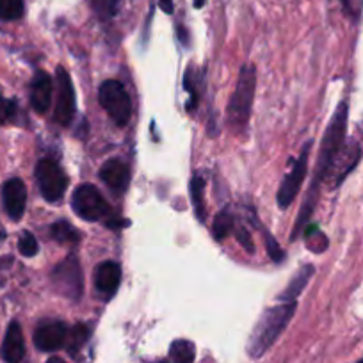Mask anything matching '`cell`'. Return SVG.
<instances>
[{"instance_id":"25","label":"cell","mask_w":363,"mask_h":363,"mask_svg":"<svg viewBox=\"0 0 363 363\" xmlns=\"http://www.w3.org/2000/svg\"><path fill=\"white\" fill-rule=\"evenodd\" d=\"M265 246H267V253L272 260L274 262L284 260V251H281V247L278 246V242L274 240V237H272L271 233H265Z\"/></svg>"},{"instance_id":"9","label":"cell","mask_w":363,"mask_h":363,"mask_svg":"<svg viewBox=\"0 0 363 363\" xmlns=\"http://www.w3.org/2000/svg\"><path fill=\"white\" fill-rule=\"evenodd\" d=\"M57 102H55V121L59 125H69L75 116V89H73L72 77L65 68H57Z\"/></svg>"},{"instance_id":"16","label":"cell","mask_w":363,"mask_h":363,"mask_svg":"<svg viewBox=\"0 0 363 363\" xmlns=\"http://www.w3.org/2000/svg\"><path fill=\"white\" fill-rule=\"evenodd\" d=\"M313 274V267L312 265H305V267L301 269V271L296 274L294 278H292V281L289 284V287L285 289L284 292H281L280 299L284 303H291V301H296V298H298L299 294L303 292V289L306 287V284L310 281V278H312Z\"/></svg>"},{"instance_id":"24","label":"cell","mask_w":363,"mask_h":363,"mask_svg":"<svg viewBox=\"0 0 363 363\" xmlns=\"http://www.w3.org/2000/svg\"><path fill=\"white\" fill-rule=\"evenodd\" d=\"M18 250L23 257H34L38 253V240L30 232H23L18 240Z\"/></svg>"},{"instance_id":"23","label":"cell","mask_w":363,"mask_h":363,"mask_svg":"<svg viewBox=\"0 0 363 363\" xmlns=\"http://www.w3.org/2000/svg\"><path fill=\"white\" fill-rule=\"evenodd\" d=\"M91 8L100 20H109L116 15L118 0H91Z\"/></svg>"},{"instance_id":"19","label":"cell","mask_w":363,"mask_h":363,"mask_svg":"<svg viewBox=\"0 0 363 363\" xmlns=\"http://www.w3.org/2000/svg\"><path fill=\"white\" fill-rule=\"evenodd\" d=\"M87 338H89V328L84 326V324H77L75 328H72L68 331V335H66L69 354L75 356L82 349V345L86 344Z\"/></svg>"},{"instance_id":"31","label":"cell","mask_w":363,"mask_h":363,"mask_svg":"<svg viewBox=\"0 0 363 363\" xmlns=\"http://www.w3.org/2000/svg\"><path fill=\"white\" fill-rule=\"evenodd\" d=\"M358 363H363V359H362V362H358Z\"/></svg>"},{"instance_id":"8","label":"cell","mask_w":363,"mask_h":363,"mask_svg":"<svg viewBox=\"0 0 363 363\" xmlns=\"http://www.w3.org/2000/svg\"><path fill=\"white\" fill-rule=\"evenodd\" d=\"M310 146H312V143H308V145L305 146V150L301 152L299 159L296 160L294 166H292L291 173H289L287 177L284 178V182H281L280 191H278V205H280L281 208H287L289 205L294 201V198L298 196L299 189H301L303 180H305L306 171H308Z\"/></svg>"},{"instance_id":"22","label":"cell","mask_w":363,"mask_h":363,"mask_svg":"<svg viewBox=\"0 0 363 363\" xmlns=\"http://www.w3.org/2000/svg\"><path fill=\"white\" fill-rule=\"evenodd\" d=\"M23 15V0H0V20H18Z\"/></svg>"},{"instance_id":"14","label":"cell","mask_w":363,"mask_h":363,"mask_svg":"<svg viewBox=\"0 0 363 363\" xmlns=\"http://www.w3.org/2000/svg\"><path fill=\"white\" fill-rule=\"evenodd\" d=\"M121 281V269L116 262H102L95 271V287L100 294L111 296L118 291Z\"/></svg>"},{"instance_id":"11","label":"cell","mask_w":363,"mask_h":363,"mask_svg":"<svg viewBox=\"0 0 363 363\" xmlns=\"http://www.w3.org/2000/svg\"><path fill=\"white\" fill-rule=\"evenodd\" d=\"M2 203L6 212L13 221H20L26 212L27 205V189L20 178H11L2 187Z\"/></svg>"},{"instance_id":"13","label":"cell","mask_w":363,"mask_h":363,"mask_svg":"<svg viewBox=\"0 0 363 363\" xmlns=\"http://www.w3.org/2000/svg\"><path fill=\"white\" fill-rule=\"evenodd\" d=\"M52 89H54V82H52L50 75L45 72H38L30 84V104L36 113L45 114L50 109Z\"/></svg>"},{"instance_id":"29","label":"cell","mask_w":363,"mask_h":363,"mask_svg":"<svg viewBox=\"0 0 363 363\" xmlns=\"http://www.w3.org/2000/svg\"><path fill=\"white\" fill-rule=\"evenodd\" d=\"M6 237V232H4V228H2V226H0V240L4 239Z\"/></svg>"},{"instance_id":"7","label":"cell","mask_w":363,"mask_h":363,"mask_svg":"<svg viewBox=\"0 0 363 363\" xmlns=\"http://www.w3.org/2000/svg\"><path fill=\"white\" fill-rule=\"evenodd\" d=\"M36 180L38 187L41 191V196L47 201L54 203L59 201L65 194L66 186H68V178L62 173L57 162L50 159H43L36 166Z\"/></svg>"},{"instance_id":"20","label":"cell","mask_w":363,"mask_h":363,"mask_svg":"<svg viewBox=\"0 0 363 363\" xmlns=\"http://www.w3.org/2000/svg\"><path fill=\"white\" fill-rule=\"evenodd\" d=\"M52 237L62 244H77L80 240L79 232L66 221H59L52 226Z\"/></svg>"},{"instance_id":"4","label":"cell","mask_w":363,"mask_h":363,"mask_svg":"<svg viewBox=\"0 0 363 363\" xmlns=\"http://www.w3.org/2000/svg\"><path fill=\"white\" fill-rule=\"evenodd\" d=\"M99 99L100 106L118 127L128 125L132 118V100L123 84L118 80H106L99 89Z\"/></svg>"},{"instance_id":"30","label":"cell","mask_w":363,"mask_h":363,"mask_svg":"<svg viewBox=\"0 0 363 363\" xmlns=\"http://www.w3.org/2000/svg\"><path fill=\"white\" fill-rule=\"evenodd\" d=\"M160 363H167V362H160Z\"/></svg>"},{"instance_id":"12","label":"cell","mask_w":363,"mask_h":363,"mask_svg":"<svg viewBox=\"0 0 363 363\" xmlns=\"http://www.w3.org/2000/svg\"><path fill=\"white\" fill-rule=\"evenodd\" d=\"M0 354L4 358L6 363H22L26 358V344H23V333L22 328L16 320L9 324L8 331H6L4 342H2V349Z\"/></svg>"},{"instance_id":"3","label":"cell","mask_w":363,"mask_h":363,"mask_svg":"<svg viewBox=\"0 0 363 363\" xmlns=\"http://www.w3.org/2000/svg\"><path fill=\"white\" fill-rule=\"evenodd\" d=\"M345 121H347V106L342 104L337 113H335L326 134H324L323 148H320L319 160H317L315 184H319L323 177H326L328 171L333 166L335 159H337V153L342 150V143H344L345 135Z\"/></svg>"},{"instance_id":"26","label":"cell","mask_w":363,"mask_h":363,"mask_svg":"<svg viewBox=\"0 0 363 363\" xmlns=\"http://www.w3.org/2000/svg\"><path fill=\"white\" fill-rule=\"evenodd\" d=\"M13 114H15V104L0 95V125L11 120Z\"/></svg>"},{"instance_id":"28","label":"cell","mask_w":363,"mask_h":363,"mask_svg":"<svg viewBox=\"0 0 363 363\" xmlns=\"http://www.w3.org/2000/svg\"><path fill=\"white\" fill-rule=\"evenodd\" d=\"M47 363H66V362H65V359L57 358V356H54V358H50V359H48Z\"/></svg>"},{"instance_id":"17","label":"cell","mask_w":363,"mask_h":363,"mask_svg":"<svg viewBox=\"0 0 363 363\" xmlns=\"http://www.w3.org/2000/svg\"><path fill=\"white\" fill-rule=\"evenodd\" d=\"M169 356L174 363H193L196 356V347L189 340H174L171 344Z\"/></svg>"},{"instance_id":"18","label":"cell","mask_w":363,"mask_h":363,"mask_svg":"<svg viewBox=\"0 0 363 363\" xmlns=\"http://www.w3.org/2000/svg\"><path fill=\"white\" fill-rule=\"evenodd\" d=\"M203 193H205V182L200 174H194L191 180V200H193L194 212H196L198 219L201 223L205 221V203H203Z\"/></svg>"},{"instance_id":"5","label":"cell","mask_w":363,"mask_h":363,"mask_svg":"<svg viewBox=\"0 0 363 363\" xmlns=\"http://www.w3.org/2000/svg\"><path fill=\"white\" fill-rule=\"evenodd\" d=\"M52 284L65 298L77 301L84 292V274L79 260L75 257H68L55 265L52 272Z\"/></svg>"},{"instance_id":"2","label":"cell","mask_w":363,"mask_h":363,"mask_svg":"<svg viewBox=\"0 0 363 363\" xmlns=\"http://www.w3.org/2000/svg\"><path fill=\"white\" fill-rule=\"evenodd\" d=\"M255 89H257V69L255 66L246 65L240 69L235 91L228 104V121L235 132H242L250 121Z\"/></svg>"},{"instance_id":"15","label":"cell","mask_w":363,"mask_h":363,"mask_svg":"<svg viewBox=\"0 0 363 363\" xmlns=\"http://www.w3.org/2000/svg\"><path fill=\"white\" fill-rule=\"evenodd\" d=\"M100 178L107 187H111L116 193L127 189L128 180H130V173H128L127 164H123L118 159L107 160L100 169Z\"/></svg>"},{"instance_id":"6","label":"cell","mask_w":363,"mask_h":363,"mask_svg":"<svg viewBox=\"0 0 363 363\" xmlns=\"http://www.w3.org/2000/svg\"><path fill=\"white\" fill-rule=\"evenodd\" d=\"M72 207L86 221H100L111 214V208L100 191L93 186L77 187L72 196Z\"/></svg>"},{"instance_id":"27","label":"cell","mask_w":363,"mask_h":363,"mask_svg":"<svg viewBox=\"0 0 363 363\" xmlns=\"http://www.w3.org/2000/svg\"><path fill=\"white\" fill-rule=\"evenodd\" d=\"M237 240H239V244L247 251V253H253L255 244H253V239H251L250 232H247L246 228L237 230Z\"/></svg>"},{"instance_id":"21","label":"cell","mask_w":363,"mask_h":363,"mask_svg":"<svg viewBox=\"0 0 363 363\" xmlns=\"http://www.w3.org/2000/svg\"><path fill=\"white\" fill-rule=\"evenodd\" d=\"M233 225H235V223H233V216L230 214V212H219L214 219V225H212V233H214L216 240L226 239V237L232 233Z\"/></svg>"},{"instance_id":"1","label":"cell","mask_w":363,"mask_h":363,"mask_svg":"<svg viewBox=\"0 0 363 363\" xmlns=\"http://www.w3.org/2000/svg\"><path fill=\"white\" fill-rule=\"evenodd\" d=\"M294 312L296 301H291L272 306V308H267L262 313L258 323L255 324L253 331H251L250 340H247L246 351L250 358H260L271 349V345L278 340V337L284 333L287 324L291 323Z\"/></svg>"},{"instance_id":"10","label":"cell","mask_w":363,"mask_h":363,"mask_svg":"<svg viewBox=\"0 0 363 363\" xmlns=\"http://www.w3.org/2000/svg\"><path fill=\"white\" fill-rule=\"evenodd\" d=\"M66 335H68V330L61 320H41L34 331V345L45 352L57 351L65 345Z\"/></svg>"}]
</instances>
